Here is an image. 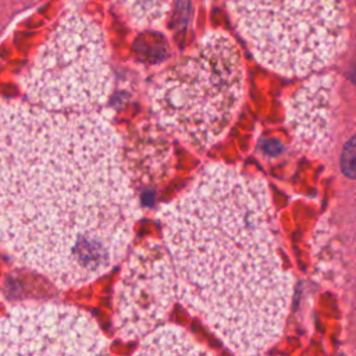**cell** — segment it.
Returning <instances> with one entry per match:
<instances>
[{
  "mask_svg": "<svg viewBox=\"0 0 356 356\" xmlns=\"http://www.w3.org/2000/svg\"><path fill=\"white\" fill-rule=\"evenodd\" d=\"M139 214L104 113L0 99V249L14 261L83 286L122 260Z\"/></svg>",
  "mask_w": 356,
  "mask_h": 356,
  "instance_id": "6da1fadb",
  "label": "cell"
},
{
  "mask_svg": "<svg viewBox=\"0 0 356 356\" xmlns=\"http://www.w3.org/2000/svg\"><path fill=\"white\" fill-rule=\"evenodd\" d=\"M157 218L182 305L234 353L271 348L284 331L293 277L267 182L210 163Z\"/></svg>",
  "mask_w": 356,
  "mask_h": 356,
  "instance_id": "7a4b0ae2",
  "label": "cell"
},
{
  "mask_svg": "<svg viewBox=\"0 0 356 356\" xmlns=\"http://www.w3.org/2000/svg\"><path fill=\"white\" fill-rule=\"evenodd\" d=\"M243 88L245 68L238 44L227 32L213 29L153 79L147 102L167 134L204 152L229 129Z\"/></svg>",
  "mask_w": 356,
  "mask_h": 356,
  "instance_id": "3957f363",
  "label": "cell"
},
{
  "mask_svg": "<svg viewBox=\"0 0 356 356\" xmlns=\"http://www.w3.org/2000/svg\"><path fill=\"white\" fill-rule=\"evenodd\" d=\"M228 11L253 57L285 76L320 71L346 43L342 0H228Z\"/></svg>",
  "mask_w": 356,
  "mask_h": 356,
  "instance_id": "277c9868",
  "label": "cell"
},
{
  "mask_svg": "<svg viewBox=\"0 0 356 356\" xmlns=\"http://www.w3.org/2000/svg\"><path fill=\"white\" fill-rule=\"evenodd\" d=\"M18 82L35 106L65 113L99 110L113 92L104 32L92 17L68 8Z\"/></svg>",
  "mask_w": 356,
  "mask_h": 356,
  "instance_id": "5b68a950",
  "label": "cell"
},
{
  "mask_svg": "<svg viewBox=\"0 0 356 356\" xmlns=\"http://www.w3.org/2000/svg\"><path fill=\"white\" fill-rule=\"evenodd\" d=\"M178 298L177 274L164 242L145 239L128 254L114 293V328L124 341L157 328Z\"/></svg>",
  "mask_w": 356,
  "mask_h": 356,
  "instance_id": "8992f818",
  "label": "cell"
},
{
  "mask_svg": "<svg viewBox=\"0 0 356 356\" xmlns=\"http://www.w3.org/2000/svg\"><path fill=\"white\" fill-rule=\"evenodd\" d=\"M108 341L86 312L57 303L19 305L0 318V355H104Z\"/></svg>",
  "mask_w": 356,
  "mask_h": 356,
  "instance_id": "52a82bcc",
  "label": "cell"
},
{
  "mask_svg": "<svg viewBox=\"0 0 356 356\" xmlns=\"http://www.w3.org/2000/svg\"><path fill=\"white\" fill-rule=\"evenodd\" d=\"M334 76L317 75L302 83L286 102V122L296 143L312 153H324L331 142Z\"/></svg>",
  "mask_w": 356,
  "mask_h": 356,
  "instance_id": "ba28073f",
  "label": "cell"
},
{
  "mask_svg": "<svg viewBox=\"0 0 356 356\" xmlns=\"http://www.w3.org/2000/svg\"><path fill=\"white\" fill-rule=\"evenodd\" d=\"M167 132L153 122H140L122 138V157L135 188H154L172 174L174 150Z\"/></svg>",
  "mask_w": 356,
  "mask_h": 356,
  "instance_id": "9c48e42d",
  "label": "cell"
},
{
  "mask_svg": "<svg viewBox=\"0 0 356 356\" xmlns=\"http://www.w3.org/2000/svg\"><path fill=\"white\" fill-rule=\"evenodd\" d=\"M138 355H210L189 332L178 325H159L142 338Z\"/></svg>",
  "mask_w": 356,
  "mask_h": 356,
  "instance_id": "30bf717a",
  "label": "cell"
},
{
  "mask_svg": "<svg viewBox=\"0 0 356 356\" xmlns=\"http://www.w3.org/2000/svg\"><path fill=\"white\" fill-rule=\"evenodd\" d=\"M128 24L136 29L154 28L164 22L172 0H114Z\"/></svg>",
  "mask_w": 356,
  "mask_h": 356,
  "instance_id": "8fae6325",
  "label": "cell"
},
{
  "mask_svg": "<svg viewBox=\"0 0 356 356\" xmlns=\"http://www.w3.org/2000/svg\"><path fill=\"white\" fill-rule=\"evenodd\" d=\"M341 167L348 177L356 178V136L345 145L341 156Z\"/></svg>",
  "mask_w": 356,
  "mask_h": 356,
  "instance_id": "7c38bea8",
  "label": "cell"
},
{
  "mask_svg": "<svg viewBox=\"0 0 356 356\" xmlns=\"http://www.w3.org/2000/svg\"><path fill=\"white\" fill-rule=\"evenodd\" d=\"M264 152L271 154V156H275V154H278L281 152V145L277 140H268L264 145Z\"/></svg>",
  "mask_w": 356,
  "mask_h": 356,
  "instance_id": "4fadbf2b",
  "label": "cell"
}]
</instances>
